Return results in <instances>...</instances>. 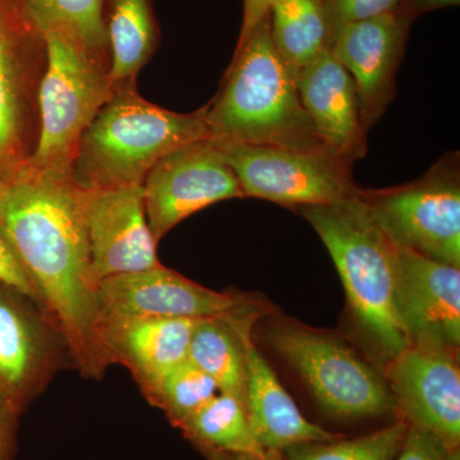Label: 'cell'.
Listing matches in <instances>:
<instances>
[{"mask_svg": "<svg viewBox=\"0 0 460 460\" xmlns=\"http://www.w3.org/2000/svg\"><path fill=\"white\" fill-rule=\"evenodd\" d=\"M266 341L304 378L317 402L343 419L395 410L389 385L347 344L295 323H274Z\"/></svg>", "mask_w": 460, "mask_h": 460, "instance_id": "cell-8", "label": "cell"}, {"mask_svg": "<svg viewBox=\"0 0 460 460\" xmlns=\"http://www.w3.org/2000/svg\"><path fill=\"white\" fill-rule=\"evenodd\" d=\"M99 301L102 325L115 320L211 319L256 305L244 296L215 292L163 265L102 279Z\"/></svg>", "mask_w": 460, "mask_h": 460, "instance_id": "cell-12", "label": "cell"}, {"mask_svg": "<svg viewBox=\"0 0 460 460\" xmlns=\"http://www.w3.org/2000/svg\"><path fill=\"white\" fill-rule=\"evenodd\" d=\"M408 429L410 423L399 420L353 440L295 445L284 453L287 460H393L404 444Z\"/></svg>", "mask_w": 460, "mask_h": 460, "instance_id": "cell-26", "label": "cell"}, {"mask_svg": "<svg viewBox=\"0 0 460 460\" xmlns=\"http://www.w3.org/2000/svg\"><path fill=\"white\" fill-rule=\"evenodd\" d=\"M460 0H402L399 11L407 14L411 21L416 20L420 14L435 11V9L454 7L459 5Z\"/></svg>", "mask_w": 460, "mask_h": 460, "instance_id": "cell-32", "label": "cell"}, {"mask_svg": "<svg viewBox=\"0 0 460 460\" xmlns=\"http://www.w3.org/2000/svg\"><path fill=\"white\" fill-rule=\"evenodd\" d=\"M443 460H460L459 447L449 450Z\"/></svg>", "mask_w": 460, "mask_h": 460, "instance_id": "cell-34", "label": "cell"}, {"mask_svg": "<svg viewBox=\"0 0 460 460\" xmlns=\"http://www.w3.org/2000/svg\"><path fill=\"white\" fill-rule=\"evenodd\" d=\"M151 404L180 428L219 393L217 383L187 359L145 389Z\"/></svg>", "mask_w": 460, "mask_h": 460, "instance_id": "cell-24", "label": "cell"}, {"mask_svg": "<svg viewBox=\"0 0 460 460\" xmlns=\"http://www.w3.org/2000/svg\"><path fill=\"white\" fill-rule=\"evenodd\" d=\"M275 48L296 71L332 47V30L323 0H277L269 12Z\"/></svg>", "mask_w": 460, "mask_h": 460, "instance_id": "cell-21", "label": "cell"}, {"mask_svg": "<svg viewBox=\"0 0 460 460\" xmlns=\"http://www.w3.org/2000/svg\"><path fill=\"white\" fill-rule=\"evenodd\" d=\"M142 187L148 226L157 242L208 206L246 198L222 148L211 138L193 142L163 157Z\"/></svg>", "mask_w": 460, "mask_h": 460, "instance_id": "cell-10", "label": "cell"}, {"mask_svg": "<svg viewBox=\"0 0 460 460\" xmlns=\"http://www.w3.org/2000/svg\"><path fill=\"white\" fill-rule=\"evenodd\" d=\"M47 63V36L31 7L26 0H0V183L29 168Z\"/></svg>", "mask_w": 460, "mask_h": 460, "instance_id": "cell-6", "label": "cell"}, {"mask_svg": "<svg viewBox=\"0 0 460 460\" xmlns=\"http://www.w3.org/2000/svg\"><path fill=\"white\" fill-rule=\"evenodd\" d=\"M42 27L74 33L95 56L111 63L102 0H26Z\"/></svg>", "mask_w": 460, "mask_h": 460, "instance_id": "cell-25", "label": "cell"}, {"mask_svg": "<svg viewBox=\"0 0 460 460\" xmlns=\"http://www.w3.org/2000/svg\"><path fill=\"white\" fill-rule=\"evenodd\" d=\"M208 460H278V453H269L265 456H244V454H232L217 452V450H201Z\"/></svg>", "mask_w": 460, "mask_h": 460, "instance_id": "cell-33", "label": "cell"}, {"mask_svg": "<svg viewBox=\"0 0 460 460\" xmlns=\"http://www.w3.org/2000/svg\"><path fill=\"white\" fill-rule=\"evenodd\" d=\"M114 90L136 83L159 44L151 0H102Z\"/></svg>", "mask_w": 460, "mask_h": 460, "instance_id": "cell-20", "label": "cell"}, {"mask_svg": "<svg viewBox=\"0 0 460 460\" xmlns=\"http://www.w3.org/2000/svg\"><path fill=\"white\" fill-rule=\"evenodd\" d=\"M48 63L39 90L40 132L29 168L71 178L81 138L113 95L111 63L74 33L45 27Z\"/></svg>", "mask_w": 460, "mask_h": 460, "instance_id": "cell-5", "label": "cell"}, {"mask_svg": "<svg viewBox=\"0 0 460 460\" xmlns=\"http://www.w3.org/2000/svg\"><path fill=\"white\" fill-rule=\"evenodd\" d=\"M199 320L132 319L102 323V343L111 365L131 371L142 392L189 358Z\"/></svg>", "mask_w": 460, "mask_h": 460, "instance_id": "cell-19", "label": "cell"}, {"mask_svg": "<svg viewBox=\"0 0 460 460\" xmlns=\"http://www.w3.org/2000/svg\"><path fill=\"white\" fill-rule=\"evenodd\" d=\"M275 2L277 0H243V21H242L237 48L243 45V42L250 38L253 30L269 16L271 5Z\"/></svg>", "mask_w": 460, "mask_h": 460, "instance_id": "cell-31", "label": "cell"}, {"mask_svg": "<svg viewBox=\"0 0 460 460\" xmlns=\"http://www.w3.org/2000/svg\"><path fill=\"white\" fill-rule=\"evenodd\" d=\"M257 317H260L259 305L232 314L246 358L244 402L257 441L266 452L279 453L295 445L338 440L337 435L305 419L281 385L253 341L252 328Z\"/></svg>", "mask_w": 460, "mask_h": 460, "instance_id": "cell-16", "label": "cell"}, {"mask_svg": "<svg viewBox=\"0 0 460 460\" xmlns=\"http://www.w3.org/2000/svg\"><path fill=\"white\" fill-rule=\"evenodd\" d=\"M298 91L317 137L332 155L353 165L367 151L352 75L332 49L298 72Z\"/></svg>", "mask_w": 460, "mask_h": 460, "instance_id": "cell-18", "label": "cell"}, {"mask_svg": "<svg viewBox=\"0 0 460 460\" xmlns=\"http://www.w3.org/2000/svg\"><path fill=\"white\" fill-rule=\"evenodd\" d=\"M84 217L96 283L162 265L157 259L159 242L148 226L144 187L86 190Z\"/></svg>", "mask_w": 460, "mask_h": 460, "instance_id": "cell-14", "label": "cell"}, {"mask_svg": "<svg viewBox=\"0 0 460 460\" xmlns=\"http://www.w3.org/2000/svg\"><path fill=\"white\" fill-rule=\"evenodd\" d=\"M398 255V310L411 345L458 349L459 268L405 248Z\"/></svg>", "mask_w": 460, "mask_h": 460, "instance_id": "cell-17", "label": "cell"}, {"mask_svg": "<svg viewBox=\"0 0 460 460\" xmlns=\"http://www.w3.org/2000/svg\"><path fill=\"white\" fill-rule=\"evenodd\" d=\"M323 3L332 40L341 27L394 12L401 7L402 0H323Z\"/></svg>", "mask_w": 460, "mask_h": 460, "instance_id": "cell-27", "label": "cell"}, {"mask_svg": "<svg viewBox=\"0 0 460 460\" xmlns=\"http://www.w3.org/2000/svg\"><path fill=\"white\" fill-rule=\"evenodd\" d=\"M232 314L199 320L190 339L187 359L213 378L219 392L228 393L244 402L246 358Z\"/></svg>", "mask_w": 460, "mask_h": 460, "instance_id": "cell-22", "label": "cell"}, {"mask_svg": "<svg viewBox=\"0 0 460 460\" xmlns=\"http://www.w3.org/2000/svg\"><path fill=\"white\" fill-rule=\"evenodd\" d=\"M199 450L265 456L269 452L257 441L246 410L237 396L217 393L180 428Z\"/></svg>", "mask_w": 460, "mask_h": 460, "instance_id": "cell-23", "label": "cell"}, {"mask_svg": "<svg viewBox=\"0 0 460 460\" xmlns=\"http://www.w3.org/2000/svg\"><path fill=\"white\" fill-rule=\"evenodd\" d=\"M298 72L275 48L266 17L235 49L219 93L206 105L211 140L329 153L302 105Z\"/></svg>", "mask_w": 460, "mask_h": 460, "instance_id": "cell-2", "label": "cell"}, {"mask_svg": "<svg viewBox=\"0 0 460 460\" xmlns=\"http://www.w3.org/2000/svg\"><path fill=\"white\" fill-rule=\"evenodd\" d=\"M390 390L405 422L450 450L460 441V371L456 350L411 344L389 363Z\"/></svg>", "mask_w": 460, "mask_h": 460, "instance_id": "cell-13", "label": "cell"}, {"mask_svg": "<svg viewBox=\"0 0 460 460\" xmlns=\"http://www.w3.org/2000/svg\"><path fill=\"white\" fill-rule=\"evenodd\" d=\"M395 246L460 266L459 154L444 155L420 180L358 190Z\"/></svg>", "mask_w": 460, "mask_h": 460, "instance_id": "cell-7", "label": "cell"}, {"mask_svg": "<svg viewBox=\"0 0 460 460\" xmlns=\"http://www.w3.org/2000/svg\"><path fill=\"white\" fill-rule=\"evenodd\" d=\"M217 144L237 175L244 196L298 208L335 204L358 192L352 177L353 165L332 154Z\"/></svg>", "mask_w": 460, "mask_h": 460, "instance_id": "cell-9", "label": "cell"}, {"mask_svg": "<svg viewBox=\"0 0 460 460\" xmlns=\"http://www.w3.org/2000/svg\"><path fill=\"white\" fill-rule=\"evenodd\" d=\"M84 195L72 178L27 168L0 183V230L75 367L100 378L111 363L102 343L99 284L91 271Z\"/></svg>", "mask_w": 460, "mask_h": 460, "instance_id": "cell-1", "label": "cell"}, {"mask_svg": "<svg viewBox=\"0 0 460 460\" xmlns=\"http://www.w3.org/2000/svg\"><path fill=\"white\" fill-rule=\"evenodd\" d=\"M210 138L206 105L177 113L147 102L136 83L117 87L84 131L72 165L80 189L142 186L163 157Z\"/></svg>", "mask_w": 460, "mask_h": 460, "instance_id": "cell-4", "label": "cell"}, {"mask_svg": "<svg viewBox=\"0 0 460 460\" xmlns=\"http://www.w3.org/2000/svg\"><path fill=\"white\" fill-rule=\"evenodd\" d=\"M21 411L0 393V460H13Z\"/></svg>", "mask_w": 460, "mask_h": 460, "instance_id": "cell-30", "label": "cell"}, {"mask_svg": "<svg viewBox=\"0 0 460 460\" xmlns=\"http://www.w3.org/2000/svg\"><path fill=\"white\" fill-rule=\"evenodd\" d=\"M296 210L328 248L363 339L389 365L411 347L398 310V247L358 192L335 204Z\"/></svg>", "mask_w": 460, "mask_h": 460, "instance_id": "cell-3", "label": "cell"}, {"mask_svg": "<svg viewBox=\"0 0 460 460\" xmlns=\"http://www.w3.org/2000/svg\"><path fill=\"white\" fill-rule=\"evenodd\" d=\"M411 22L407 14L396 9L347 23L332 38L330 49L352 75L367 131L394 99L396 72Z\"/></svg>", "mask_w": 460, "mask_h": 460, "instance_id": "cell-15", "label": "cell"}, {"mask_svg": "<svg viewBox=\"0 0 460 460\" xmlns=\"http://www.w3.org/2000/svg\"><path fill=\"white\" fill-rule=\"evenodd\" d=\"M66 357L65 341L40 305L0 283V393L23 413Z\"/></svg>", "mask_w": 460, "mask_h": 460, "instance_id": "cell-11", "label": "cell"}, {"mask_svg": "<svg viewBox=\"0 0 460 460\" xmlns=\"http://www.w3.org/2000/svg\"><path fill=\"white\" fill-rule=\"evenodd\" d=\"M449 450L431 432L410 425L404 444L393 460H443Z\"/></svg>", "mask_w": 460, "mask_h": 460, "instance_id": "cell-28", "label": "cell"}, {"mask_svg": "<svg viewBox=\"0 0 460 460\" xmlns=\"http://www.w3.org/2000/svg\"><path fill=\"white\" fill-rule=\"evenodd\" d=\"M0 283L20 290L38 304L31 281L2 230H0Z\"/></svg>", "mask_w": 460, "mask_h": 460, "instance_id": "cell-29", "label": "cell"}]
</instances>
